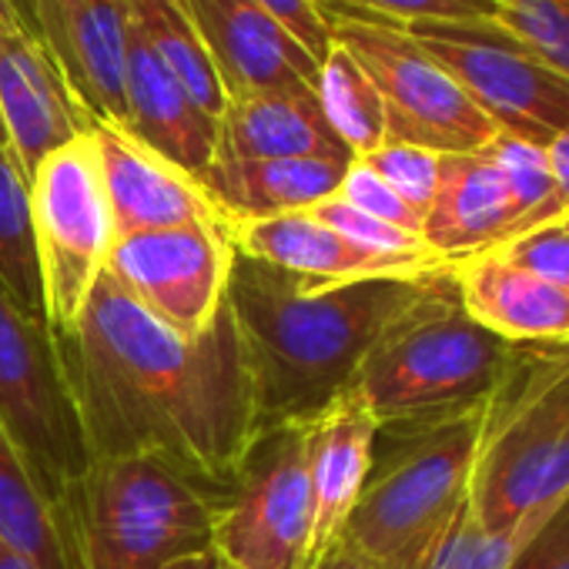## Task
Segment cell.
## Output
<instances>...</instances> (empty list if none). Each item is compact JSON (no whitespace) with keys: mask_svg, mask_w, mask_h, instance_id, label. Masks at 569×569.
Masks as SVG:
<instances>
[{"mask_svg":"<svg viewBox=\"0 0 569 569\" xmlns=\"http://www.w3.org/2000/svg\"><path fill=\"white\" fill-rule=\"evenodd\" d=\"M91 459L151 456L221 496L258 436L231 306L181 336L104 271L71 332H54Z\"/></svg>","mask_w":569,"mask_h":569,"instance_id":"1","label":"cell"},{"mask_svg":"<svg viewBox=\"0 0 569 569\" xmlns=\"http://www.w3.org/2000/svg\"><path fill=\"white\" fill-rule=\"evenodd\" d=\"M312 281L234 254L228 306L254 389L258 429L306 422L352 389L372 346L446 274Z\"/></svg>","mask_w":569,"mask_h":569,"instance_id":"2","label":"cell"},{"mask_svg":"<svg viewBox=\"0 0 569 569\" xmlns=\"http://www.w3.org/2000/svg\"><path fill=\"white\" fill-rule=\"evenodd\" d=\"M482 409L486 399L379 426L369 479L339 539L379 569H422L469 492Z\"/></svg>","mask_w":569,"mask_h":569,"instance_id":"3","label":"cell"},{"mask_svg":"<svg viewBox=\"0 0 569 569\" xmlns=\"http://www.w3.org/2000/svg\"><path fill=\"white\" fill-rule=\"evenodd\" d=\"M569 492V342L516 346L486 396L466 502L482 526H512Z\"/></svg>","mask_w":569,"mask_h":569,"instance_id":"4","label":"cell"},{"mask_svg":"<svg viewBox=\"0 0 569 569\" xmlns=\"http://www.w3.org/2000/svg\"><path fill=\"white\" fill-rule=\"evenodd\" d=\"M218 496L151 456L94 459L61 516L78 569H168L214 549Z\"/></svg>","mask_w":569,"mask_h":569,"instance_id":"5","label":"cell"},{"mask_svg":"<svg viewBox=\"0 0 569 569\" xmlns=\"http://www.w3.org/2000/svg\"><path fill=\"white\" fill-rule=\"evenodd\" d=\"M516 346L479 326L459 302L452 264L366 356L356 389L379 426L482 402Z\"/></svg>","mask_w":569,"mask_h":569,"instance_id":"6","label":"cell"},{"mask_svg":"<svg viewBox=\"0 0 569 569\" xmlns=\"http://www.w3.org/2000/svg\"><path fill=\"white\" fill-rule=\"evenodd\" d=\"M0 429L11 436L34 482L61 512L68 492L94 459L51 322L31 316L4 284H0Z\"/></svg>","mask_w":569,"mask_h":569,"instance_id":"7","label":"cell"},{"mask_svg":"<svg viewBox=\"0 0 569 569\" xmlns=\"http://www.w3.org/2000/svg\"><path fill=\"white\" fill-rule=\"evenodd\" d=\"M309 426L258 429L218 496L214 552L234 569H306L312 539Z\"/></svg>","mask_w":569,"mask_h":569,"instance_id":"8","label":"cell"},{"mask_svg":"<svg viewBox=\"0 0 569 569\" xmlns=\"http://www.w3.org/2000/svg\"><path fill=\"white\" fill-rule=\"evenodd\" d=\"M339 41L376 84L386 108V141H406L436 154L482 151L499 131L466 91L409 38L376 18L326 8Z\"/></svg>","mask_w":569,"mask_h":569,"instance_id":"9","label":"cell"},{"mask_svg":"<svg viewBox=\"0 0 569 569\" xmlns=\"http://www.w3.org/2000/svg\"><path fill=\"white\" fill-rule=\"evenodd\" d=\"M31 224L54 332H71L104 274L114 241L91 131L51 151L31 174Z\"/></svg>","mask_w":569,"mask_h":569,"instance_id":"10","label":"cell"},{"mask_svg":"<svg viewBox=\"0 0 569 569\" xmlns=\"http://www.w3.org/2000/svg\"><path fill=\"white\" fill-rule=\"evenodd\" d=\"M466 91L499 134L549 148L569 128V81L489 21L402 28Z\"/></svg>","mask_w":569,"mask_h":569,"instance_id":"11","label":"cell"},{"mask_svg":"<svg viewBox=\"0 0 569 569\" xmlns=\"http://www.w3.org/2000/svg\"><path fill=\"white\" fill-rule=\"evenodd\" d=\"M234 238L224 224H181L121 234L104 271L174 332L204 336L228 302Z\"/></svg>","mask_w":569,"mask_h":569,"instance_id":"12","label":"cell"},{"mask_svg":"<svg viewBox=\"0 0 569 569\" xmlns=\"http://www.w3.org/2000/svg\"><path fill=\"white\" fill-rule=\"evenodd\" d=\"M0 121L21 171L34 168L91 124L44 41L24 21L0 18Z\"/></svg>","mask_w":569,"mask_h":569,"instance_id":"13","label":"cell"},{"mask_svg":"<svg viewBox=\"0 0 569 569\" xmlns=\"http://www.w3.org/2000/svg\"><path fill=\"white\" fill-rule=\"evenodd\" d=\"M181 8L228 101L316 88L319 61L254 0H181Z\"/></svg>","mask_w":569,"mask_h":569,"instance_id":"14","label":"cell"},{"mask_svg":"<svg viewBox=\"0 0 569 569\" xmlns=\"http://www.w3.org/2000/svg\"><path fill=\"white\" fill-rule=\"evenodd\" d=\"M88 131L94 138L114 238L181 224L231 228L198 178L141 144L131 131L114 121H91Z\"/></svg>","mask_w":569,"mask_h":569,"instance_id":"15","label":"cell"},{"mask_svg":"<svg viewBox=\"0 0 569 569\" xmlns=\"http://www.w3.org/2000/svg\"><path fill=\"white\" fill-rule=\"evenodd\" d=\"M38 38L58 61L91 121L124 128V0H31Z\"/></svg>","mask_w":569,"mask_h":569,"instance_id":"16","label":"cell"},{"mask_svg":"<svg viewBox=\"0 0 569 569\" xmlns=\"http://www.w3.org/2000/svg\"><path fill=\"white\" fill-rule=\"evenodd\" d=\"M379 422L359 389H346L309 426V489H312V539L306 569L339 542L352 506L372 469Z\"/></svg>","mask_w":569,"mask_h":569,"instance_id":"17","label":"cell"},{"mask_svg":"<svg viewBox=\"0 0 569 569\" xmlns=\"http://www.w3.org/2000/svg\"><path fill=\"white\" fill-rule=\"evenodd\" d=\"M124 131L191 178H201L214 164L218 118L191 101V94L154 58L131 21L124 51Z\"/></svg>","mask_w":569,"mask_h":569,"instance_id":"18","label":"cell"},{"mask_svg":"<svg viewBox=\"0 0 569 569\" xmlns=\"http://www.w3.org/2000/svg\"><path fill=\"white\" fill-rule=\"evenodd\" d=\"M516 234V208L499 164L482 151L442 154L439 188L422 218V241L442 261H462L506 244Z\"/></svg>","mask_w":569,"mask_h":569,"instance_id":"19","label":"cell"},{"mask_svg":"<svg viewBox=\"0 0 569 569\" xmlns=\"http://www.w3.org/2000/svg\"><path fill=\"white\" fill-rule=\"evenodd\" d=\"M234 251L312 281H362V278H412L439 264H412L399 258H382L356 248L312 211L271 214L254 221H238Z\"/></svg>","mask_w":569,"mask_h":569,"instance_id":"20","label":"cell"},{"mask_svg":"<svg viewBox=\"0 0 569 569\" xmlns=\"http://www.w3.org/2000/svg\"><path fill=\"white\" fill-rule=\"evenodd\" d=\"M326 158L352 164V151L339 141L322 114L316 88L234 98L218 118L214 161H289Z\"/></svg>","mask_w":569,"mask_h":569,"instance_id":"21","label":"cell"},{"mask_svg":"<svg viewBox=\"0 0 569 569\" xmlns=\"http://www.w3.org/2000/svg\"><path fill=\"white\" fill-rule=\"evenodd\" d=\"M462 309L512 346L569 342V296L496 251L452 261Z\"/></svg>","mask_w":569,"mask_h":569,"instance_id":"22","label":"cell"},{"mask_svg":"<svg viewBox=\"0 0 569 569\" xmlns=\"http://www.w3.org/2000/svg\"><path fill=\"white\" fill-rule=\"evenodd\" d=\"M346 168L349 164L326 158L214 161L198 181L234 228L238 221L292 214L322 204L339 191Z\"/></svg>","mask_w":569,"mask_h":569,"instance_id":"23","label":"cell"},{"mask_svg":"<svg viewBox=\"0 0 569 569\" xmlns=\"http://www.w3.org/2000/svg\"><path fill=\"white\" fill-rule=\"evenodd\" d=\"M0 542L38 569H78L64 516L41 492L4 429H0Z\"/></svg>","mask_w":569,"mask_h":569,"instance_id":"24","label":"cell"},{"mask_svg":"<svg viewBox=\"0 0 569 569\" xmlns=\"http://www.w3.org/2000/svg\"><path fill=\"white\" fill-rule=\"evenodd\" d=\"M124 11L131 28L144 38L154 58L174 74V81L191 94V101L211 118H221L228 94L214 74V64L191 18L181 8V0H124Z\"/></svg>","mask_w":569,"mask_h":569,"instance_id":"25","label":"cell"},{"mask_svg":"<svg viewBox=\"0 0 569 569\" xmlns=\"http://www.w3.org/2000/svg\"><path fill=\"white\" fill-rule=\"evenodd\" d=\"M316 98L322 104L326 121L332 124L339 141L352 151V158H366L379 144H386L382 98L369 81V74L359 68V61L339 41H332L326 58L319 61Z\"/></svg>","mask_w":569,"mask_h":569,"instance_id":"26","label":"cell"},{"mask_svg":"<svg viewBox=\"0 0 569 569\" xmlns=\"http://www.w3.org/2000/svg\"><path fill=\"white\" fill-rule=\"evenodd\" d=\"M0 284L38 319H48L44 281L31 224V181L0 144Z\"/></svg>","mask_w":569,"mask_h":569,"instance_id":"27","label":"cell"},{"mask_svg":"<svg viewBox=\"0 0 569 569\" xmlns=\"http://www.w3.org/2000/svg\"><path fill=\"white\" fill-rule=\"evenodd\" d=\"M552 509L492 529L482 526L469 509V502L462 499V506L456 509V516L449 519V526L439 532L429 556L422 559V569H509L519 549L529 542V536L546 522Z\"/></svg>","mask_w":569,"mask_h":569,"instance_id":"28","label":"cell"},{"mask_svg":"<svg viewBox=\"0 0 569 569\" xmlns=\"http://www.w3.org/2000/svg\"><path fill=\"white\" fill-rule=\"evenodd\" d=\"M486 154L499 164V171L506 178V188H509V198L516 208V234L566 214L546 148L509 138V134H496L486 144Z\"/></svg>","mask_w":569,"mask_h":569,"instance_id":"29","label":"cell"},{"mask_svg":"<svg viewBox=\"0 0 569 569\" xmlns=\"http://www.w3.org/2000/svg\"><path fill=\"white\" fill-rule=\"evenodd\" d=\"M489 24L569 81V0H496Z\"/></svg>","mask_w":569,"mask_h":569,"instance_id":"30","label":"cell"},{"mask_svg":"<svg viewBox=\"0 0 569 569\" xmlns=\"http://www.w3.org/2000/svg\"><path fill=\"white\" fill-rule=\"evenodd\" d=\"M319 221H326L332 231H339L346 241H352L362 251L382 254V258H399V261H412V264H442L419 234H409L396 224H386L379 218H369L366 211L352 208L349 201H342L339 194L326 198L322 204L309 208Z\"/></svg>","mask_w":569,"mask_h":569,"instance_id":"31","label":"cell"},{"mask_svg":"<svg viewBox=\"0 0 569 569\" xmlns=\"http://www.w3.org/2000/svg\"><path fill=\"white\" fill-rule=\"evenodd\" d=\"M322 8H339V11L362 14V18H376L392 28L472 24V21L496 18V0H322Z\"/></svg>","mask_w":569,"mask_h":569,"instance_id":"32","label":"cell"},{"mask_svg":"<svg viewBox=\"0 0 569 569\" xmlns=\"http://www.w3.org/2000/svg\"><path fill=\"white\" fill-rule=\"evenodd\" d=\"M412 211H419L426 218L436 188H439V168H442V154L419 148V144H406V141H386L379 144L372 154L362 158Z\"/></svg>","mask_w":569,"mask_h":569,"instance_id":"33","label":"cell"},{"mask_svg":"<svg viewBox=\"0 0 569 569\" xmlns=\"http://www.w3.org/2000/svg\"><path fill=\"white\" fill-rule=\"evenodd\" d=\"M496 254H502L509 264L542 278L552 289L569 296V228L562 218L546 221L539 228H529L516 238H509L499 248H489Z\"/></svg>","mask_w":569,"mask_h":569,"instance_id":"34","label":"cell"},{"mask_svg":"<svg viewBox=\"0 0 569 569\" xmlns=\"http://www.w3.org/2000/svg\"><path fill=\"white\" fill-rule=\"evenodd\" d=\"M342 201H349L352 208L366 211L369 218H379L386 224H396L409 234H419L422 238V214L412 211L362 158H356L346 174H342V184L336 191Z\"/></svg>","mask_w":569,"mask_h":569,"instance_id":"35","label":"cell"},{"mask_svg":"<svg viewBox=\"0 0 569 569\" xmlns=\"http://www.w3.org/2000/svg\"><path fill=\"white\" fill-rule=\"evenodd\" d=\"M254 4L289 31L316 61L326 58L332 44V21L322 8V0H254Z\"/></svg>","mask_w":569,"mask_h":569,"instance_id":"36","label":"cell"},{"mask_svg":"<svg viewBox=\"0 0 569 569\" xmlns=\"http://www.w3.org/2000/svg\"><path fill=\"white\" fill-rule=\"evenodd\" d=\"M509 569H569V492L529 536Z\"/></svg>","mask_w":569,"mask_h":569,"instance_id":"37","label":"cell"},{"mask_svg":"<svg viewBox=\"0 0 569 569\" xmlns=\"http://www.w3.org/2000/svg\"><path fill=\"white\" fill-rule=\"evenodd\" d=\"M546 154H549V168H552V178H556L559 201L569 211V128H562L556 134V141L546 148Z\"/></svg>","mask_w":569,"mask_h":569,"instance_id":"38","label":"cell"},{"mask_svg":"<svg viewBox=\"0 0 569 569\" xmlns=\"http://www.w3.org/2000/svg\"><path fill=\"white\" fill-rule=\"evenodd\" d=\"M312 569H379V566H372L359 549H352L346 539H339L322 552V559Z\"/></svg>","mask_w":569,"mask_h":569,"instance_id":"39","label":"cell"},{"mask_svg":"<svg viewBox=\"0 0 569 569\" xmlns=\"http://www.w3.org/2000/svg\"><path fill=\"white\" fill-rule=\"evenodd\" d=\"M168 569H234V566H228L214 549H208V552L188 556V559H181V562H174V566H168Z\"/></svg>","mask_w":569,"mask_h":569,"instance_id":"40","label":"cell"},{"mask_svg":"<svg viewBox=\"0 0 569 569\" xmlns=\"http://www.w3.org/2000/svg\"><path fill=\"white\" fill-rule=\"evenodd\" d=\"M0 569H38V566L28 562L24 556H18L14 549H8L4 542H0Z\"/></svg>","mask_w":569,"mask_h":569,"instance_id":"41","label":"cell"},{"mask_svg":"<svg viewBox=\"0 0 569 569\" xmlns=\"http://www.w3.org/2000/svg\"><path fill=\"white\" fill-rule=\"evenodd\" d=\"M0 18H4V21H24L18 0H0Z\"/></svg>","mask_w":569,"mask_h":569,"instance_id":"42","label":"cell"},{"mask_svg":"<svg viewBox=\"0 0 569 569\" xmlns=\"http://www.w3.org/2000/svg\"><path fill=\"white\" fill-rule=\"evenodd\" d=\"M0 144H8V134H4V121H0Z\"/></svg>","mask_w":569,"mask_h":569,"instance_id":"43","label":"cell"},{"mask_svg":"<svg viewBox=\"0 0 569 569\" xmlns=\"http://www.w3.org/2000/svg\"><path fill=\"white\" fill-rule=\"evenodd\" d=\"M562 221H566V228H569V211H566V214H562Z\"/></svg>","mask_w":569,"mask_h":569,"instance_id":"44","label":"cell"}]
</instances>
